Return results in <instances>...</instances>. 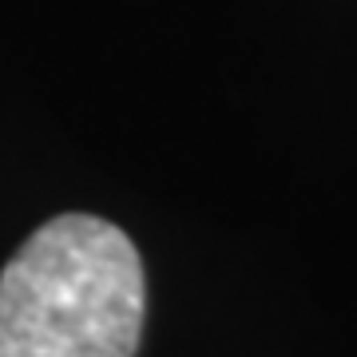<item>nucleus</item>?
<instances>
[{"instance_id": "obj_1", "label": "nucleus", "mask_w": 357, "mask_h": 357, "mask_svg": "<svg viewBox=\"0 0 357 357\" xmlns=\"http://www.w3.org/2000/svg\"><path fill=\"white\" fill-rule=\"evenodd\" d=\"M139 250L96 215H56L0 270V357H135Z\"/></svg>"}]
</instances>
